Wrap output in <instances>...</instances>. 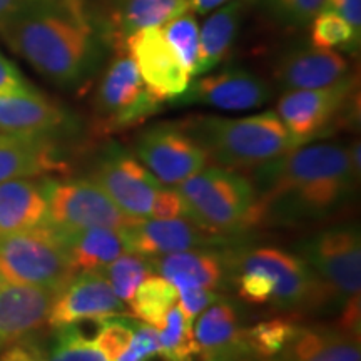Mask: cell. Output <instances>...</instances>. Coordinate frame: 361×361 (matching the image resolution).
Listing matches in <instances>:
<instances>
[{
	"label": "cell",
	"instance_id": "obj_1",
	"mask_svg": "<svg viewBox=\"0 0 361 361\" xmlns=\"http://www.w3.org/2000/svg\"><path fill=\"white\" fill-rule=\"evenodd\" d=\"M348 147L298 146L255 169V221L314 219L350 196L358 179Z\"/></svg>",
	"mask_w": 361,
	"mask_h": 361
},
{
	"label": "cell",
	"instance_id": "obj_2",
	"mask_svg": "<svg viewBox=\"0 0 361 361\" xmlns=\"http://www.w3.org/2000/svg\"><path fill=\"white\" fill-rule=\"evenodd\" d=\"M0 37L40 75L75 87L96 71L102 40L89 17L64 0H40L0 25Z\"/></svg>",
	"mask_w": 361,
	"mask_h": 361
},
{
	"label": "cell",
	"instance_id": "obj_3",
	"mask_svg": "<svg viewBox=\"0 0 361 361\" xmlns=\"http://www.w3.org/2000/svg\"><path fill=\"white\" fill-rule=\"evenodd\" d=\"M180 128L204 149L207 159L214 161L219 168L234 171L256 169L291 149L303 146L273 111L239 119L189 117Z\"/></svg>",
	"mask_w": 361,
	"mask_h": 361
},
{
	"label": "cell",
	"instance_id": "obj_4",
	"mask_svg": "<svg viewBox=\"0 0 361 361\" xmlns=\"http://www.w3.org/2000/svg\"><path fill=\"white\" fill-rule=\"evenodd\" d=\"M174 188L183 197L188 218L214 236L256 224L255 189L236 171L211 166Z\"/></svg>",
	"mask_w": 361,
	"mask_h": 361
},
{
	"label": "cell",
	"instance_id": "obj_5",
	"mask_svg": "<svg viewBox=\"0 0 361 361\" xmlns=\"http://www.w3.org/2000/svg\"><path fill=\"white\" fill-rule=\"evenodd\" d=\"M64 236L42 224L0 236V276L6 283L61 291L75 276Z\"/></svg>",
	"mask_w": 361,
	"mask_h": 361
},
{
	"label": "cell",
	"instance_id": "obj_6",
	"mask_svg": "<svg viewBox=\"0 0 361 361\" xmlns=\"http://www.w3.org/2000/svg\"><path fill=\"white\" fill-rule=\"evenodd\" d=\"M102 72L94 96V130L99 135L123 133L154 116L162 101L149 90L134 61L123 47Z\"/></svg>",
	"mask_w": 361,
	"mask_h": 361
},
{
	"label": "cell",
	"instance_id": "obj_7",
	"mask_svg": "<svg viewBox=\"0 0 361 361\" xmlns=\"http://www.w3.org/2000/svg\"><path fill=\"white\" fill-rule=\"evenodd\" d=\"M47 219L61 234L90 228L124 229L134 221L117 207L92 179L45 180Z\"/></svg>",
	"mask_w": 361,
	"mask_h": 361
},
{
	"label": "cell",
	"instance_id": "obj_8",
	"mask_svg": "<svg viewBox=\"0 0 361 361\" xmlns=\"http://www.w3.org/2000/svg\"><path fill=\"white\" fill-rule=\"evenodd\" d=\"M355 85L350 74L326 87L286 90L276 104V114L295 137L308 144L340 119L355 96Z\"/></svg>",
	"mask_w": 361,
	"mask_h": 361
},
{
	"label": "cell",
	"instance_id": "obj_9",
	"mask_svg": "<svg viewBox=\"0 0 361 361\" xmlns=\"http://www.w3.org/2000/svg\"><path fill=\"white\" fill-rule=\"evenodd\" d=\"M135 154L161 184L176 186L206 168L207 154L180 126L157 124L135 141Z\"/></svg>",
	"mask_w": 361,
	"mask_h": 361
},
{
	"label": "cell",
	"instance_id": "obj_10",
	"mask_svg": "<svg viewBox=\"0 0 361 361\" xmlns=\"http://www.w3.org/2000/svg\"><path fill=\"white\" fill-rule=\"evenodd\" d=\"M241 266L268 273L274 281L271 305L284 310L316 306L324 301L329 290L306 261L276 247H259L241 256Z\"/></svg>",
	"mask_w": 361,
	"mask_h": 361
},
{
	"label": "cell",
	"instance_id": "obj_11",
	"mask_svg": "<svg viewBox=\"0 0 361 361\" xmlns=\"http://www.w3.org/2000/svg\"><path fill=\"white\" fill-rule=\"evenodd\" d=\"M121 47L129 54L144 84L159 101H174L191 84V75L176 56L162 27L135 30Z\"/></svg>",
	"mask_w": 361,
	"mask_h": 361
},
{
	"label": "cell",
	"instance_id": "obj_12",
	"mask_svg": "<svg viewBox=\"0 0 361 361\" xmlns=\"http://www.w3.org/2000/svg\"><path fill=\"white\" fill-rule=\"evenodd\" d=\"M306 263L331 295L343 300L360 296L361 241L355 228H336L314 236L306 246Z\"/></svg>",
	"mask_w": 361,
	"mask_h": 361
},
{
	"label": "cell",
	"instance_id": "obj_13",
	"mask_svg": "<svg viewBox=\"0 0 361 361\" xmlns=\"http://www.w3.org/2000/svg\"><path fill=\"white\" fill-rule=\"evenodd\" d=\"M92 180L133 221L151 218L156 196L162 188L142 164L123 151L109 152L101 159Z\"/></svg>",
	"mask_w": 361,
	"mask_h": 361
},
{
	"label": "cell",
	"instance_id": "obj_14",
	"mask_svg": "<svg viewBox=\"0 0 361 361\" xmlns=\"http://www.w3.org/2000/svg\"><path fill=\"white\" fill-rule=\"evenodd\" d=\"M269 99V84L255 72L226 69L194 80L174 102L179 106L196 104L221 111H251L264 106Z\"/></svg>",
	"mask_w": 361,
	"mask_h": 361
},
{
	"label": "cell",
	"instance_id": "obj_15",
	"mask_svg": "<svg viewBox=\"0 0 361 361\" xmlns=\"http://www.w3.org/2000/svg\"><path fill=\"white\" fill-rule=\"evenodd\" d=\"M124 303L99 271L78 273L54 298L47 323L62 328L80 319L109 318L124 313Z\"/></svg>",
	"mask_w": 361,
	"mask_h": 361
},
{
	"label": "cell",
	"instance_id": "obj_16",
	"mask_svg": "<svg viewBox=\"0 0 361 361\" xmlns=\"http://www.w3.org/2000/svg\"><path fill=\"white\" fill-rule=\"evenodd\" d=\"M124 231L130 252L141 255L144 258H157L173 252L197 250L218 241V236L207 233L188 216L134 221Z\"/></svg>",
	"mask_w": 361,
	"mask_h": 361
},
{
	"label": "cell",
	"instance_id": "obj_17",
	"mask_svg": "<svg viewBox=\"0 0 361 361\" xmlns=\"http://www.w3.org/2000/svg\"><path fill=\"white\" fill-rule=\"evenodd\" d=\"M350 75V62L338 51L298 45L278 59L274 79L284 92L326 87Z\"/></svg>",
	"mask_w": 361,
	"mask_h": 361
},
{
	"label": "cell",
	"instance_id": "obj_18",
	"mask_svg": "<svg viewBox=\"0 0 361 361\" xmlns=\"http://www.w3.org/2000/svg\"><path fill=\"white\" fill-rule=\"evenodd\" d=\"M57 291L32 284L0 286V350L30 336L47 323Z\"/></svg>",
	"mask_w": 361,
	"mask_h": 361
},
{
	"label": "cell",
	"instance_id": "obj_19",
	"mask_svg": "<svg viewBox=\"0 0 361 361\" xmlns=\"http://www.w3.org/2000/svg\"><path fill=\"white\" fill-rule=\"evenodd\" d=\"M71 126L67 111L35 89L0 94V133L52 137Z\"/></svg>",
	"mask_w": 361,
	"mask_h": 361
},
{
	"label": "cell",
	"instance_id": "obj_20",
	"mask_svg": "<svg viewBox=\"0 0 361 361\" xmlns=\"http://www.w3.org/2000/svg\"><path fill=\"white\" fill-rule=\"evenodd\" d=\"M197 355L204 361L252 358L246 343V329L239 326L236 311L228 301L216 300L192 324Z\"/></svg>",
	"mask_w": 361,
	"mask_h": 361
},
{
	"label": "cell",
	"instance_id": "obj_21",
	"mask_svg": "<svg viewBox=\"0 0 361 361\" xmlns=\"http://www.w3.org/2000/svg\"><path fill=\"white\" fill-rule=\"evenodd\" d=\"M102 30L121 47L124 39L146 27H161L179 13L191 11V0H102Z\"/></svg>",
	"mask_w": 361,
	"mask_h": 361
},
{
	"label": "cell",
	"instance_id": "obj_22",
	"mask_svg": "<svg viewBox=\"0 0 361 361\" xmlns=\"http://www.w3.org/2000/svg\"><path fill=\"white\" fill-rule=\"evenodd\" d=\"M56 152L52 137L0 133V183L62 173L66 164L57 159Z\"/></svg>",
	"mask_w": 361,
	"mask_h": 361
},
{
	"label": "cell",
	"instance_id": "obj_23",
	"mask_svg": "<svg viewBox=\"0 0 361 361\" xmlns=\"http://www.w3.org/2000/svg\"><path fill=\"white\" fill-rule=\"evenodd\" d=\"M47 197L44 184L29 178L0 183V236L45 224Z\"/></svg>",
	"mask_w": 361,
	"mask_h": 361
},
{
	"label": "cell",
	"instance_id": "obj_24",
	"mask_svg": "<svg viewBox=\"0 0 361 361\" xmlns=\"http://www.w3.org/2000/svg\"><path fill=\"white\" fill-rule=\"evenodd\" d=\"M246 8L247 0H229L209 12L204 24L200 25V59L194 75L207 74L229 56Z\"/></svg>",
	"mask_w": 361,
	"mask_h": 361
},
{
	"label": "cell",
	"instance_id": "obj_25",
	"mask_svg": "<svg viewBox=\"0 0 361 361\" xmlns=\"http://www.w3.org/2000/svg\"><path fill=\"white\" fill-rule=\"evenodd\" d=\"M151 259L152 269L174 288H218L224 278V264L219 255L204 250H188Z\"/></svg>",
	"mask_w": 361,
	"mask_h": 361
},
{
	"label": "cell",
	"instance_id": "obj_26",
	"mask_svg": "<svg viewBox=\"0 0 361 361\" xmlns=\"http://www.w3.org/2000/svg\"><path fill=\"white\" fill-rule=\"evenodd\" d=\"M124 229L90 228L62 234L75 273L101 271L121 255L130 252Z\"/></svg>",
	"mask_w": 361,
	"mask_h": 361
},
{
	"label": "cell",
	"instance_id": "obj_27",
	"mask_svg": "<svg viewBox=\"0 0 361 361\" xmlns=\"http://www.w3.org/2000/svg\"><path fill=\"white\" fill-rule=\"evenodd\" d=\"M281 361H361L360 338L341 329L300 328Z\"/></svg>",
	"mask_w": 361,
	"mask_h": 361
},
{
	"label": "cell",
	"instance_id": "obj_28",
	"mask_svg": "<svg viewBox=\"0 0 361 361\" xmlns=\"http://www.w3.org/2000/svg\"><path fill=\"white\" fill-rule=\"evenodd\" d=\"M176 301L178 291L174 284L159 274H151L135 288L133 298L129 300V310L130 314L142 323L157 328Z\"/></svg>",
	"mask_w": 361,
	"mask_h": 361
},
{
	"label": "cell",
	"instance_id": "obj_29",
	"mask_svg": "<svg viewBox=\"0 0 361 361\" xmlns=\"http://www.w3.org/2000/svg\"><path fill=\"white\" fill-rule=\"evenodd\" d=\"M300 328L291 318H273L255 324L245 333L251 356L258 360L276 358L295 340Z\"/></svg>",
	"mask_w": 361,
	"mask_h": 361
},
{
	"label": "cell",
	"instance_id": "obj_30",
	"mask_svg": "<svg viewBox=\"0 0 361 361\" xmlns=\"http://www.w3.org/2000/svg\"><path fill=\"white\" fill-rule=\"evenodd\" d=\"M310 40L313 47L328 51L341 49L346 52H355L358 49L361 34L331 8L323 7L310 22Z\"/></svg>",
	"mask_w": 361,
	"mask_h": 361
},
{
	"label": "cell",
	"instance_id": "obj_31",
	"mask_svg": "<svg viewBox=\"0 0 361 361\" xmlns=\"http://www.w3.org/2000/svg\"><path fill=\"white\" fill-rule=\"evenodd\" d=\"M109 281L111 288L114 290L116 296L123 303H129L133 298L135 288L141 284L144 279L154 274L151 259L144 258L135 252H124L119 258L112 261L99 271Z\"/></svg>",
	"mask_w": 361,
	"mask_h": 361
},
{
	"label": "cell",
	"instance_id": "obj_32",
	"mask_svg": "<svg viewBox=\"0 0 361 361\" xmlns=\"http://www.w3.org/2000/svg\"><path fill=\"white\" fill-rule=\"evenodd\" d=\"M192 324L191 319H188L183 313L180 306L174 303L166 313L162 323L156 328L161 348L173 355L178 361H192L197 355Z\"/></svg>",
	"mask_w": 361,
	"mask_h": 361
},
{
	"label": "cell",
	"instance_id": "obj_33",
	"mask_svg": "<svg viewBox=\"0 0 361 361\" xmlns=\"http://www.w3.org/2000/svg\"><path fill=\"white\" fill-rule=\"evenodd\" d=\"M161 27L176 56L186 67L189 75L194 78L197 59H200V22L194 12L186 11L179 13Z\"/></svg>",
	"mask_w": 361,
	"mask_h": 361
},
{
	"label": "cell",
	"instance_id": "obj_34",
	"mask_svg": "<svg viewBox=\"0 0 361 361\" xmlns=\"http://www.w3.org/2000/svg\"><path fill=\"white\" fill-rule=\"evenodd\" d=\"M57 329V340L49 353V361H111L94 341L80 336L71 324Z\"/></svg>",
	"mask_w": 361,
	"mask_h": 361
},
{
	"label": "cell",
	"instance_id": "obj_35",
	"mask_svg": "<svg viewBox=\"0 0 361 361\" xmlns=\"http://www.w3.org/2000/svg\"><path fill=\"white\" fill-rule=\"evenodd\" d=\"M326 0H263L266 12L284 27H306Z\"/></svg>",
	"mask_w": 361,
	"mask_h": 361
},
{
	"label": "cell",
	"instance_id": "obj_36",
	"mask_svg": "<svg viewBox=\"0 0 361 361\" xmlns=\"http://www.w3.org/2000/svg\"><path fill=\"white\" fill-rule=\"evenodd\" d=\"M134 329L135 324L128 322V319L109 316V318L104 319L101 331L97 333L96 340H94V345L104 351V355L111 361H114L129 348L134 336Z\"/></svg>",
	"mask_w": 361,
	"mask_h": 361
},
{
	"label": "cell",
	"instance_id": "obj_37",
	"mask_svg": "<svg viewBox=\"0 0 361 361\" xmlns=\"http://www.w3.org/2000/svg\"><path fill=\"white\" fill-rule=\"evenodd\" d=\"M159 348L161 345L159 336H157V329L147 323H139L135 324L134 336L129 348L114 361H141L144 356Z\"/></svg>",
	"mask_w": 361,
	"mask_h": 361
},
{
	"label": "cell",
	"instance_id": "obj_38",
	"mask_svg": "<svg viewBox=\"0 0 361 361\" xmlns=\"http://www.w3.org/2000/svg\"><path fill=\"white\" fill-rule=\"evenodd\" d=\"M178 300L179 306L183 310V313L186 314L188 319H194L204 311L207 306L213 305L216 301V295L213 290H207V288L201 286H184L178 288Z\"/></svg>",
	"mask_w": 361,
	"mask_h": 361
},
{
	"label": "cell",
	"instance_id": "obj_39",
	"mask_svg": "<svg viewBox=\"0 0 361 361\" xmlns=\"http://www.w3.org/2000/svg\"><path fill=\"white\" fill-rule=\"evenodd\" d=\"M0 361H49V353L39 341L27 336L0 350Z\"/></svg>",
	"mask_w": 361,
	"mask_h": 361
},
{
	"label": "cell",
	"instance_id": "obj_40",
	"mask_svg": "<svg viewBox=\"0 0 361 361\" xmlns=\"http://www.w3.org/2000/svg\"><path fill=\"white\" fill-rule=\"evenodd\" d=\"M179 216H186V206H184L183 197L176 191V188H161L157 192L154 207H152L151 218L168 219V218H179Z\"/></svg>",
	"mask_w": 361,
	"mask_h": 361
},
{
	"label": "cell",
	"instance_id": "obj_41",
	"mask_svg": "<svg viewBox=\"0 0 361 361\" xmlns=\"http://www.w3.org/2000/svg\"><path fill=\"white\" fill-rule=\"evenodd\" d=\"M29 90H34L32 85L27 82L17 66L0 52V94L29 92Z\"/></svg>",
	"mask_w": 361,
	"mask_h": 361
},
{
	"label": "cell",
	"instance_id": "obj_42",
	"mask_svg": "<svg viewBox=\"0 0 361 361\" xmlns=\"http://www.w3.org/2000/svg\"><path fill=\"white\" fill-rule=\"evenodd\" d=\"M324 7L331 8L346 19L356 32L361 34V0H326Z\"/></svg>",
	"mask_w": 361,
	"mask_h": 361
},
{
	"label": "cell",
	"instance_id": "obj_43",
	"mask_svg": "<svg viewBox=\"0 0 361 361\" xmlns=\"http://www.w3.org/2000/svg\"><path fill=\"white\" fill-rule=\"evenodd\" d=\"M40 0H0V25Z\"/></svg>",
	"mask_w": 361,
	"mask_h": 361
},
{
	"label": "cell",
	"instance_id": "obj_44",
	"mask_svg": "<svg viewBox=\"0 0 361 361\" xmlns=\"http://www.w3.org/2000/svg\"><path fill=\"white\" fill-rule=\"evenodd\" d=\"M229 0H191V11L197 16H204V13L213 12L214 8L224 6Z\"/></svg>",
	"mask_w": 361,
	"mask_h": 361
},
{
	"label": "cell",
	"instance_id": "obj_45",
	"mask_svg": "<svg viewBox=\"0 0 361 361\" xmlns=\"http://www.w3.org/2000/svg\"><path fill=\"white\" fill-rule=\"evenodd\" d=\"M141 361H178V360H176L173 355H169L168 351L159 348V350L152 351V353L144 356Z\"/></svg>",
	"mask_w": 361,
	"mask_h": 361
},
{
	"label": "cell",
	"instance_id": "obj_46",
	"mask_svg": "<svg viewBox=\"0 0 361 361\" xmlns=\"http://www.w3.org/2000/svg\"><path fill=\"white\" fill-rule=\"evenodd\" d=\"M64 2H66L67 6H69L71 8H74L75 12L80 13V16L89 17V19H90L89 11H87V0H64Z\"/></svg>",
	"mask_w": 361,
	"mask_h": 361
},
{
	"label": "cell",
	"instance_id": "obj_47",
	"mask_svg": "<svg viewBox=\"0 0 361 361\" xmlns=\"http://www.w3.org/2000/svg\"><path fill=\"white\" fill-rule=\"evenodd\" d=\"M234 361H281L279 358H271V360H258V358H243V360H234Z\"/></svg>",
	"mask_w": 361,
	"mask_h": 361
},
{
	"label": "cell",
	"instance_id": "obj_48",
	"mask_svg": "<svg viewBox=\"0 0 361 361\" xmlns=\"http://www.w3.org/2000/svg\"><path fill=\"white\" fill-rule=\"evenodd\" d=\"M4 283H6V281H4V278H2V276H0V286H2V284H4Z\"/></svg>",
	"mask_w": 361,
	"mask_h": 361
}]
</instances>
